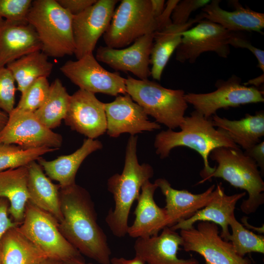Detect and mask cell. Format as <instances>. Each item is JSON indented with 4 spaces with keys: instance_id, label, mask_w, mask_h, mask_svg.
Masks as SVG:
<instances>
[{
    "instance_id": "bcb514c9",
    "label": "cell",
    "mask_w": 264,
    "mask_h": 264,
    "mask_svg": "<svg viewBox=\"0 0 264 264\" xmlns=\"http://www.w3.org/2000/svg\"><path fill=\"white\" fill-rule=\"evenodd\" d=\"M8 119V114L0 111V131L4 127Z\"/></svg>"
},
{
    "instance_id": "4dcf8cb0",
    "label": "cell",
    "mask_w": 264,
    "mask_h": 264,
    "mask_svg": "<svg viewBox=\"0 0 264 264\" xmlns=\"http://www.w3.org/2000/svg\"><path fill=\"white\" fill-rule=\"evenodd\" d=\"M70 95L59 79L50 86L48 96L44 104L34 113L47 128L52 130L59 127L66 117Z\"/></svg>"
},
{
    "instance_id": "7402d4cb",
    "label": "cell",
    "mask_w": 264,
    "mask_h": 264,
    "mask_svg": "<svg viewBox=\"0 0 264 264\" xmlns=\"http://www.w3.org/2000/svg\"><path fill=\"white\" fill-rule=\"evenodd\" d=\"M165 197L164 207L168 220V227L187 220L211 200L216 186L212 185L200 194H193L186 190L173 188L165 178H159L154 182Z\"/></svg>"
},
{
    "instance_id": "c3c4849f",
    "label": "cell",
    "mask_w": 264,
    "mask_h": 264,
    "mask_svg": "<svg viewBox=\"0 0 264 264\" xmlns=\"http://www.w3.org/2000/svg\"><path fill=\"white\" fill-rule=\"evenodd\" d=\"M66 263V264H88L85 263L83 259H74Z\"/></svg>"
},
{
    "instance_id": "5bb4252c",
    "label": "cell",
    "mask_w": 264,
    "mask_h": 264,
    "mask_svg": "<svg viewBox=\"0 0 264 264\" xmlns=\"http://www.w3.org/2000/svg\"><path fill=\"white\" fill-rule=\"evenodd\" d=\"M117 0H97L83 12L73 16L74 54L77 59L93 53L96 44L108 29Z\"/></svg>"
},
{
    "instance_id": "f1b7e54d",
    "label": "cell",
    "mask_w": 264,
    "mask_h": 264,
    "mask_svg": "<svg viewBox=\"0 0 264 264\" xmlns=\"http://www.w3.org/2000/svg\"><path fill=\"white\" fill-rule=\"evenodd\" d=\"M18 226L8 230L0 240L1 264H38L47 258Z\"/></svg>"
},
{
    "instance_id": "83f0119b",
    "label": "cell",
    "mask_w": 264,
    "mask_h": 264,
    "mask_svg": "<svg viewBox=\"0 0 264 264\" xmlns=\"http://www.w3.org/2000/svg\"><path fill=\"white\" fill-rule=\"evenodd\" d=\"M28 177L27 166L0 172V198L8 200L9 214L13 220L20 225L29 199Z\"/></svg>"
},
{
    "instance_id": "1f68e13d",
    "label": "cell",
    "mask_w": 264,
    "mask_h": 264,
    "mask_svg": "<svg viewBox=\"0 0 264 264\" xmlns=\"http://www.w3.org/2000/svg\"><path fill=\"white\" fill-rule=\"evenodd\" d=\"M58 150L46 147L24 149L17 145L0 143V172L26 166L42 155Z\"/></svg>"
},
{
    "instance_id": "5b68a950",
    "label": "cell",
    "mask_w": 264,
    "mask_h": 264,
    "mask_svg": "<svg viewBox=\"0 0 264 264\" xmlns=\"http://www.w3.org/2000/svg\"><path fill=\"white\" fill-rule=\"evenodd\" d=\"M73 16L57 0H35L26 21L34 29L41 51L48 57L62 58L74 54Z\"/></svg>"
},
{
    "instance_id": "7a4b0ae2",
    "label": "cell",
    "mask_w": 264,
    "mask_h": 264,
    "mask_svg": "<svg viewBox=\"0 0 264 264\" xmlns=\"http://www.w3.org/2000/svg\"><path fill=\"white\" fill-rule=\"evenodd\" d=\"M181 130L175 132L168 129L156 135L154 146L156 153L161 159L167 157L174 148L184 146L192 149L202 157L204 168L200 172L203 179L215 170L209 165V157L215 149L227 147L239 149L223 132L216 129L211 118H206L196 110L185 116L179 127Z\"/></svg>"
},
{
    "instance_id": "2e32d148",
    "label": "cell",
    "mask_w": 264,
    "mask_h": 264,
    "mask_svg": "<svg viewBox=\"0 0 264 264\" xmlns=\"http://www.w3.org/2000/svg\"><path fill=\"white\" fill-rule=\"evenodd\" d=\"M154 37V33L144 35L123 49L100 46L95 58L116 71L130 72L140 80L148 79L151 75L149 65Z\"/></svg>"
},
{
    "instance_id": "f546056e",
    "label": "cell",
    "mask_w": 264,
    "mask_h": 264,
    "mask_svg": "<svg viewBox=\"0 0 264 264\" xmlns=\"http://www.w3.org/2000/svg\"><path fill=\"white\" fill-rule=\"evenodd\" d=\"M48 56L41 50L26 54L8 64L6 67L11 71L17 89L21 93L40 78H47L51 74L53 64L48 61Z\"/></svg>"
},
{
    "instance_id": "7c38bea8",
    "label": "cell",
    "mask_w": 264,
    "mask_h": 264,
    "mask_svg": "<svg viewBox=\"0 0 264 264\" xmlns=\"http://www.w3.org/2000/svg\"><path fill=\"white\" fill-rule=\"evenodd\" d=\"M61 134L44 126L34 112L16 107L8 114V119L0 131V143L15 144L24 149L43 147L59 149L62 146Z\"/></svg>"
},
{
    "instance_id": "ac0fdd59",
    "label": "cell",
    "mask_w": 264,
    "mask_h": 264,
    "mask_svg": "<svg viewBox=\"0 0 264 264\" xmlns=\"http://www.w3.org/2000/svg\"><path fill=\"white\" fill-rule=\"evenodd\" d=\"M182 244L180 235L166 226L159 235L137 238L133 247L135 256L148 264H199L194 258L184 259L177 257Z\"/></svg>"
},
{
    "instance_id": "ffe728a7",
    "label": "cell",
    "mask_w": 264,
    "mask_h": 264,
    "mask_svg": "<svg viewBox=\"0 0 264 264\" xmlns=\"http://www.w3.org/2000/svg\"><path fill=\"white\" fill-rule=\"evenodd\" d=\"M246 193L227 195L221 183L217 184L213 191V197L209 202L199 210L189 219L180 221L170 227L172 230L187 229L194 226L198 221H209L219 225L221 228L220 237L228 242L230 235L229 231V220L234 215L238 201L245 196Z\"/></svg>"
},
{
    "instance_id": "52a82bcc",
    "label": "cell",
    "mask_w": 264,
    "mask_h": 264,
    "mask_svg": "<svg viewBox=\"0 0 264 264\" xmlns=\"http://www.w3.org/2000/svg\"><path fill=\"white\" fill-rule=\"evenodd\" d=\"M18 227L47 258L65 262L82 259L79 251L62 234L58 220L29 201Z\"/></svg>"
},
{
    "instance_id": "74e56055",
    "label": "cell",
    "mask_w": 264,
    "mask_h": 264,
    "mask_svg": "<svg viewBox=\"0 0 264 264\" xmlns=\"http://www.w3.org/2000/svg\"><path fill=\"white\" fill-rule=\"evenodd\" d=\"M238 32H235L228 40L229 45L237 48H245L251 51L257 58L258 66L264 72V51L254 46L251 42L239 35Z\"/></svg>"
},
{
    "instance_id": "8992f818",
    "label": "cell",
    "mask_w": 264,
    "mask_h": 264,
    "mask_svg": "<svg viewBox=\"0 0 264 264\" xmlns=\"http://www.w3.org/2000/svg\"><path fill=\"white\" fill-rule=\"evenodd\" d=\"M127 93L158 124L169 129L179 127L183 122L188 103L182 89L164 88L148 79L126 78Z\"/></svg>"
},
{
    "instance_id": "8d00e7d4",
    "label": "cell",
    "mask_w": 264,
    "mask_h": 264,
    "mask_svg": "<svg viewBox=\"0 0 264 264\" xmlns=\"http://www.w3.org/2000/svg\"><path fill=\"white\" fill-rule=\"evenodd\" d=\"M211 0H179L174 8L171 16L172 23L183 24L190 19V16L194 11L203 8Z\"/></svg>"
},
{
    "instance_id": "f907efd6",
    "label": "cell",
    "mask_w": 264,
    "mask_h": 264,
    "mask_svg": "<svg viewBox=\"0 0 264 264\" xmlns=\"http://www.w3.org/2000/svg\"><path fill=\"white\" fill-rule=\"evenodd\" d=\"M247 264H249V263Z\"/></svg>"
},
{
    "instance_id": "7bdbcfd3",
    "label": "cell",
    "mask_w": 264,
    "mask_h": 264,
    "mask_svg": "<svg viewBox=\"0 0 264 264\" xmlns=\"http://www.w3.org/2000/svg\"><path fill=\"white\" fill-rule=\"evenodd\" d=\"M110 264H146V263L139 258L135 256L134 258L130 260L122 257H113L110 259Z\"/></svg>"
},
{
    "instance_id": "e575fe53",
    "label": "cell",
    "mask_w": 264,
    "mask_h": 264,
    "mask_svg": "<svg viewBox=\"0 0 264 264\" xmlns=\"http://www.w3.org/2000/svg\"><path fill=\"white\" fill-rule=\"evenodd\" d=\"M16 82L11 71L0 67V109L8 114L15 108Z\"/></svg>"
},
{
    "instance_id": "8fae6325",
    "label": "cell",
    "mask_w": 264,
    "mask_h": 264,
    "mask_svg": "<svg viewBox=\"0 0 264 264\" xmlns=\"http://www.w3.org/2000/svg\"><path fill=\"white\" fill-rule=\"evenodd\" d=\"M182 246L186 252H195L202 256L206 264H247V259L238 255L230 242L219 235L218 225L199 221L194 226L180 230Z\"/></svg>"
},
{
    "instance_id": "681fc988",
    "label": "cell",
    "mask_w": 264,
    "mask_h": 264,
    "mask_svg": "<svg viewBox=\"0 0 264 264\" xmlns=\"http://www.w3.org/2000/svg\"><path fill=\"white\" fill-rule=\"evenodd\" d=\"M0 264H1V261H0Z\"/></svg>"
},
{
    "instance_id": "ee69618b",
    "label": "cell",
    "mask_w": 264,
    "mask_h": 264,
    "mask_svg": "<svg viewBox=\"0 0 264 264\" xmlns=\"http://www.w3.org/2000/svg\"><path fill=\"white\" fill-rule=\"evenodd\" d=\"M152 7L154 16L156 18L162 13L165 5L164 0H151Z\"/></svg>"
},
{
    "instance_id": "ab89813d",
    "label": "cell",
    "mask_w": 264,
    "mask_h": 264,
    "mask_svg": "<svg viewBox=\"0 0 264 264\" xmlns=\"http://www.w3.org/2000/svg\"><path fill=\"white\" fill-rule=\"evenodd\" d=\"M9 207L8 200L5 198H0V240L8 230L20 225L9 217Z\"/></svg>"
},
{
    "instance_id": "4316f807",
    "label": "cell",
    "mask_w": 264,
    "mask_h": 264,
    "mask_svg": "<svg viewBox=\"0 0 264 264\" xmlns=\"http://www.w3.org/2000/svg\"><path fill=\"white\" fill-rule=\"evenodd\" d=\"M213 126L225 133L239 147L245 150L261 142L264 135V112L247 114L240 120H231L216 114L211 117Z\"/></svg>"
},
{
    "instance_id": "ba28073f",
    "label": "cell",
    "mask_w": 264,
    "mask_h": 264,
    "mask_svg": "<svg viewBox=\"0 0 264 264\" xmlns=\"http://www.w3.org/2000/svg\"><path fill=\"white\" fill-rule=\"evenodd\" d=\"M157 30L151 0H122L103 34L107 46L119 49Z\"/></svg>"
},
{
    "instance_id": "e0dca14e",
    "label": "cell",
    "mask_w": 264,
    "mask_h": 264,
    "mask_svg": "<svg viewBox=\"0 0 264 264\" xmlns=\"http://www.w3.org/2000/svg\"><path fill=\"white\" fill-rule=\"evenodd\" d=\"M107 118V133L117 137L123 133L131 135L144 131L160 129V125L149 120L148 115L127 93L119 95L111 102L105 103Z\"/></svg>"
},
{
    "instance_id": "d6a6232c",
    "label": "cell",
    "mask_w": 264,
    "mask_h": 264,
    "mask_svg": "<svg viewBox=\"0 0 264 264\" xmlns=\"http://www.w3.org/2000/svg\"><path fill=\"white\" fill-rule=\"evenodd\" d=\"M232 234L228 238L235 251L242 257L251 252L264 253V237L255 234L236 220L235 215L229 220Z\"/></svg>"
},
{
    "instance_id": "d6986e66",
    "label": "cell",
    "mask_w": 264,
    "mask_h": 264,
    "mask_svg": "<svg viewBox=\"0 0 264 264\" xmlns=\"http://www.w3.org/2000/svg\"><path fill=\"white\" fill-rule=\"evenodd\" d=\"M37 50H41V44L34 29L26 21L0 18V67Z\"/></svg>"
},
{
    "instance_id": "d590c367",
    "label": "cell",
    "mask_w": 264,
    "mask_h": 264,
    "mask_svg": "<svg viewBox=\"0 0 264 264\" xmlns=\"http://www.w3.org/2000/svg\"><path fill=\"white\" fill-rule=\"evenodd\" d=\"M31 0H0V18L13 22H25Z\"/></svg>"
},
{
    "instance_id": "7dc6e473",
    "label": "cell",
    "mask_w": 264,
    "mask_h": 264,
    "mask_svg": "<svg viewBox=\"0 0 264 264\" xmlns=\"http://www.w3.org/2000/svg\"><path fill=\"white\" fill-rule=\"evenodd\" d=\"M38 264H66V263L62 261L47 258Z\"/></svg>"
},
{
    "instance_id": "6da1fadb",
    "label": "cell",
    "mask_w": 264,
    "mask_h": 264,
    "mask_svg": "<svg viewBox=\"0 0 264 264\" xmlns=\"http://www.w3.org/2000/svg\"><path fill=\"white\" fill-rule=\"evenodd\" d=\"M59 197L62 215L59 229L65 238L81 254L100 264H110V249L89 193L75 183L60 187Z\"/></svg>"
},
{
    "instance_id": "9a60e30c",
    "label": "cell",
    "mask_w": 264,
    "mask_h": 264,
    "mask_svg": "<svg viewBox=\"0 0 264 264\" xmlns=\"http://www.w3.org/2000/svg\"><path fill=\"white\" fill-rule=\"evenodd\" d=\"M104 104L95 94L79 89L70 95L64 120L72 130L94 139L107 131Z\"/></svg>"
},
{
    "instance_id": "30bf717a",
    "label": "cell",
    "mask_w": 264,
    "mask_h": 264,
    "mask_svg": "<svg viewBox=\"0 0 264 264\" xmlns=\"http://www.w3.org/2000/svg\"><path fill=\"white\" fill-rule=\"evenodd\" d=\"M62 73L80 89L94 94L117 96L127 93L126 78L103 67L93 53L76 61L68 60L60 68Z\"/></svg>"
},
{
    "instance_id": "60d3db41",
    "label": "cell",
    "mask_w": 264,
    "mask_h": 264,
    "mask_svg": "<svg viewBox=\"0 0 264 264\" xmlns=\"http://www.w3.org/2000/svg\"><path fill=\"white\" fill-rule=\"evenodd\" d=\"M178 1V0H169L166 2L162 13L156 18L157 24V31H159L172 23V14Z\"/></svg>"
},
{
    "instance_id": "3957f363",
    "label": "cell",
    "mask_w": 264,
    "mask_h": 264,
    "mask_svg": "<svg viewBox=\"0 0 264 264\" xmlns=\"http://www.w3.org/2000/svg\"><path fill=\"white\" fill-rule=\"evenodd\" d=\"M137 136L131 135L126 149L124 166L121 174H115L108 180L109 192L113 195L115 205L105 221L112 233L121 238L127 234L131 208L137 200L142 185L154 176L148 163L140 164L137 156Z\"/></svg>"
},
{
    "instance_id": "f35d334b",
    "label": "cell",
    "mask_w": 264,
    "mask_h": 264,
    "mask_svg": "<svg viewBox=\"0 0 264 264\" xmlns=\"http://www.w3.org/2000/svg\"><path fill=\"white\" fill-rule=\"evenodd\" d=\"M97 0H57L58 3L72 15H77L86 10Z\"/></svg>"
},
{
    "instance_id": "9c48e42d",
    "label": "cell",
    "mask_w": 264,
    "mask_h": 264,
    "mask_svg": "<svg viewBox=\"0 0 264 264\" xmlns=\"http://www.w3.org/2000/svg\"><path fill=\"white\" fill-rule=\"evenodd\" d=\"M216 90L205 93L185 94L187 103L206 118H211L220 109L264 101V91L253 87L245 86L241 79L235 75L227 80H218Z\"/></svg>"
},
{
    "instance_id": "f6af8a7d",
    "label": "cell",
    "mask_w": 264,
    "mask_h": 264,
    "mask_svg": "<svg viewBox=\"0 0 264 264\" xmlns=\"http://www.w3.org/2000/svg\"><path fill=\"white\" fill-rule=\"evenodd\" d=\"M264 82V73H263V74L260 76L249 80L248 82L244 83L243 85L247 86L248 85H252L254 86L253 87L257 88L263 84Z\"/></svg>"
},
{
    "instance_id": "836d02e7",
    "label": "cell",
    "mask_w": 264,
    "mask_h": 264,
    "mask_svg": "<svg viewBox=\"0 0 264 264\" xmlns=\"http://www.w3.org/2000/svg\"><path fill=\"white\" fill-rule=\"evenodd\" d=\"M50 86L47 78L38 79L21 93L16 107L25 111L34 112L45 102Z\"/></svg>"
},
{
    "instance_id": "484cf974",
    "label": "cell",
    "mask_w": 264,
    "mask_h": 264,
    "mask_svg": "<svg viewBox=\"0 0 264 264\" xmlns=\"http://www.w3.org/2000/svg\"><path fill=\"white\" fill-rule=\"evenodd\" d=\"M29 201L53 216L59 222L62 220L60 207V186L52 182L40 165L34 161L27 165Z\"/></svg>"
},
{
    "instance_id": "44dd1931",
    "label": "cell",
    "mask_w": 264,
    "mask_h": 264,
    "mask_svg": "<svg viewBox=\"0 0 264 264\" xmlns=\"http://www.w3.org/2000/svg\"><path fill=\"white\" fill-rule=\"evenodd\" d=\"M158 188L155 183L147 181L142 186L136 200L135 219L129 226L127 234L133 238H146L157 235L168 225V217L164 208L159 207L154 196Z\"/></svg>"
},
{
    "instance_id": "603a6c76",
    "label": "cell",
    "mask_w": 264,
    "mask_h": 264,
    "mask_svg": "<svg viewBox=\"0 0 264 264\" xmlns=\"http://www.w3.org/2000/svg\"><path fill=\"white\" fill-rule=\"evenodd\" d=\"M220 0H213L202 8L203 19L216 23L228 31L257 32L263 34L264 14L242 6L238 1H231L234 9H222Z\"/></svg>"
},
{
    "instance_id": "cb8c5ba5",
    "label": "cell",
    "mask_w": 264,
    "mask_h": 264,
    "mask_svg": "<svg viewBox=\"0 0 264 264\" xmlns=\"http://www.w3.org/2000/svg\"><path fill=\"white\" fill-rule=\"evenodd\" d=\"M102 147L100 141L88 138L84 140L78 149L71 154L61 155L50 161L40 157L37 161L50 179L58 182L61 188H65L76 183L75 176L83 161L90 154Z\"/></svg>"
},
{
    "instance_id": "277c9868",
    "label": "cell",
    "mask_w": 264,
    "mask_h": 264,
    "mask_svg": "<svg viewBox=\"0 0 264 264\" xmlns=\"http://www.w3.org/2000/svg\"><path fill=\"white\" fill-rule=\"evenodd\" d=\"M209 157L218 165L211 174L198 183L212 177L221 178L233 187L247 192L248 198L241 205L242 212L246 214L255 212L264 202V182L256 162L240 148H216L211 152Z\"/></svg>"
},
{
    "instance_id": "d4e9b609",
    "label": "cell",
    "mask_w": 264,
    "mask_h": 264,
    "mask_svg": "<svg viewBox=\"0 0 264 264\" xmlns=\"http://www.w3.org/2000/svg\"><path fill=\"white\" fill-rule=\"evenodd\" d=\"M201 14L190 18L183 24L173 23L154 33V42L150 55L151 75L160 81L162 72L171 55L181 42L182 33L203 20Z\"/></svg>"
},
{
    "instance_id": "b9f144b4",
    "label": "cell",
    "mask_w": 264,
    "mask_h": 264,
    "mask_svg": "<svg viewBox=\"0 0 264 264\" xmlns=\"http://www.w3.org/2000/svg\"><path fill=\"white\" fill-rule=\"evenodd\" d=\"M244 154L253 159L258 166L261 168V171L264 172V142L263 141L245 150Z\"/></svg>"
},
{
    "instance_id": "4fadbf2b",
    "label": "cell",
    "mask_w": 264,
    "mask_h": 264,
    "mask_svg": "<svg viewBox=\"0 0 264 264\" xmlns=\"http://www.w3.org/2000/svg\"><path fill=\"white\" fill-rule=\"evenodd\" d=\"M235 32L206 19L182 33L176 59L181 63H194L203 53L212 51L227 58L230 53L228 40Z\"/></svg>"
}]
</instances>
